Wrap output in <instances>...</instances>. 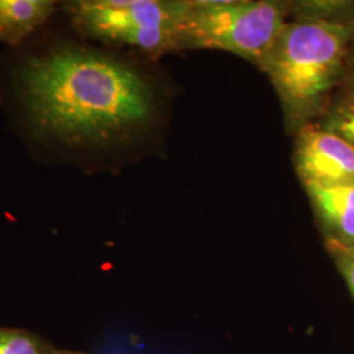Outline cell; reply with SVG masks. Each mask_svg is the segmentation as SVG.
<instances>
[{
  "label": "cell",
  "mask_w": 354,
  "mask_h": 354,
  "mask_svg": "<svg viewBox=\"0 0 354 354\" xmlns=\"http://www.w3.org/2000/svg\"><path fill=\"white\" fill-rule=\"evenodd\" d=\"M354 38V20L308 16L286 23L259 67L279 93L286 121L304 127L342 75Z\"/></svg>",
  "instance_id": "cell-2"
},
{
  "label": "cell",
  "mask_w": 354,
  "mask_h": 354,
  "mask_svg": "<svg viewBox=\"0 0 354 354\" xmlns=\"http://www.w3.org/2000/svg\"><path fill=\"white\" fill-rule=\"evenodd\" d=\"M189 1L79 0L64 8L82 37L147 54L178 49V29Z\"/></svg>",
  "instance_id": "cell-3"
},
{
  "label": "cell",
  "mask_w": 354,
  "mask_h": 354,
  "mask_svg": "<svg viewBox=\"0 0 354 354\" xmlns=\"http://www.w3.org/2000/svg\"><path fill=\"white\" fill-rule=\"evenodd\" d=\"M304 187L329 248H354V183Z\"/></svg>",
  "instance_id": "cell-6"
},
{
  "label": "cell",
  "mask_w": 354,
  "mask_h": 354,
  "mask_svg": "<svg viewBox=\"0 0 354 354\" xmlns=\"http://www.w3.org/2000/svg\"><path fill=\"white\" fill-rule=\"evenodd\" d=\"M12 82L30 137L71 160L134 142L156 113L147 76L74 42L28 57Z\"/></svg>",
  "instance_id": "cell-1"
},
{
  "label": "cell",
  "mask_w": 354,
  "mask_h": 354,
  "mask_svg": "<svg viewBox=\"0 0 354 354\" xmlns=\"http://www.w3.org/2000/svg\"><path fill=\"white\" fill-rule=\"evenodd\" d=\"M323 129L339 136L354 147V96L330 111Z\"/></svg>",
  "instance_id": "cell-8"
},
{
  "label": "cell",
  "mask_w": 354,
  "mask_h": 354,
  "mask_svg": "<svg viewBox=\"0 0 354 354\" xmlns=\"http://www.w3.org/2000/svg\"><path fill=\"white\" fill-rule=\"evenodd\" d=\"M274 1H189L178 29V49L234 53L260 66L286 26Z\"/></svg>",
  "instance_id": "cell-4"
},
{
  "label": "cell",
  "mask_w": 354,
  "mask_h": 354,
  "mask_svg": "<svg viewBox=\"0 0 354 354\" xmlns=\"http://www.w3.org/2000/svg\"><path fill=\"white\" fill-rule=\"evenodd\" d=\"M342 272L349 290L354 297V248H329Z\"/></svg>",
  "instance_id": "cell-10"
},
{
  "label": "cell",
  "mask_w": 354,
  "mask_h": 354,
  "mask_svg": "<svg viewBox=\"0 0 354 354\" xmlns=\"http://www.w3.org/2000/svg\"><path fill=\"white\" fill-rule=\"evenodd\" d=\"M295 168L304 185L354 183V147L324 129L302 127L295 146Z\"/></svg>",
  "instance_id": "cell-5"
},
{
  "label": "cell",
  "mask_w": 354,
  "mask_h": 354,
  "mask_svg": "<svg viewBox=\"0 0 354 354\" xmlns=\"http://www.w3.org/2000/svg\"><path fill=\"white\" fill-rule=\"evenodd\" d=\"M0 354H41L38 342L26 332L0 328Z\"/></svg>",
  "instance_id": "cell-9"
},
{
  "label": "cell",
  "mask_w": 354,
  "mask_h": 354,
  "mask_svg": "<svg viewBox=\"0 0 354 354\" xmlns=\"http://www.w3.org/2000/svg\"><path fill=\"white\" fill-rule=\"evenodd\" d=\"M352 87H353V96H354V64H353V71H352Z\"/></svg>",
  "instance_id": "cell-11"
},
{
  "label": "cell",
  "mask_w": 354,
  "mask_h": 354,
  "mask_svg": "<svg viewBox=\"0 0 354 354\" xmlns=\"http://www.w3.org/2000/svg\"><path fill=\"white\" fill-rule=\"evenodd\" d=\"M51 0H0V44L17 45L49 20Z\"/></svg>",
  "instance_id": "cell-7"
}]
</instances>
